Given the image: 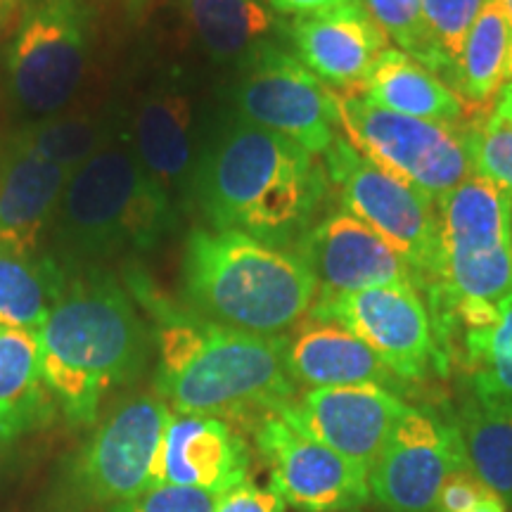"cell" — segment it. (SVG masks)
<instances>
[{"label":"cell","instance_id":"5bb4252c","mask_svg":"<svg viewBox=\"0 0 512 512\" xmlns=\"http://www.w3.org/2000/svg\"><path fill=\"white\" fill-rule=\"evenodd\" d=\"M463 467L456 420L408 406L370 467V496L384 512H434L441 486Z\"/></svg>","mask_w":512,"mask_h":512},{"label":"cell","instance_id":"30bf717a","mask_svg":"<svg viewBox=\"0 0 512 512\" xmlns=\"http://www.w3.org/2000/svg\"><path fill=\"white\" fill-rule=\"evenodd\" d=\"M233 100L238 117L325 157L342 133L337 93L318 81L294 53L266 43L240 62Z\"/></svg>","mask_w":512,"mask_h":512},{"label":"cell","instance_id":"8992f818","mask_svg":"<svg viewBox=\"0 0 512 512\" xmlns=\"http://www.w3.org/2000/svg\"><path fill=\"white\" fill-rule=\"evenodd\" d=\"M342 133L382 169L439 200L475 174L470 121L441 124L377 107L363 93H337Z\"/></svg>","mask_w":512,"mask_h":512},{"label":"cell","instance_id":"8d00e7d4","mask_svg":"<svg viewBox=\"0 0 512 512\" xmlns=\"http://www.w3.org/2000/svg\"><path fill=\"white\" fill-rule=\"evenodd\" d=\"M24 8V0H0V34H5L15 19H19V12Z\"/></svg>","mask_w":512,"mask_h":512},{"label":"cell","instance_id":"52a82bcc","mask_svg":"<svg viewBox=\"0 0 512 512\" xmlns=\"http://www.w3.org/2000/svg\"><path fill=\"white\" fill-rule=\"evenodd\" d=\"M323 159L330 185L337 188L344 209L406 259L418 273L420 290L439 283L444 256L437 200L382 169L344 136Z\"/></svg>","mask_w":512,"mask_h":512},{"label":"cell","instance_id":"7402d4cb","mask_svg":"<svg viewBox=\"0 0 512 512\" xmlns=\"http://www.w3.org/2000/svg\"><path fill=\"white\" fill-rule=\"evenodd\" d=\"M176 12L190 41L214 62H242L280 29L266 0H176Z\"/></svg>","mask_w":512,"mask_h":512},{"label":"cell","instance_id":"277c9868","mask_svg":"<svg viewBox=\"0 0 512 512\" xmlns=\"http://www.w3.org/2000/svg\"><path fill=\"white\" fill-rule=\"evenodd\" d=\"M181 283L197 316L261 337H285L318 299L316 275L297 247L238 230H192Z\"/></svg>","mask_w":512,"mask_h":512},{"label":"cell","instance_id":"d6a6232c","mask_svg":"<svg viewBox=\"0 0 512 512\" xmlns=\"http://www.w3.org/2000/svg\"><path fill=\"white\" fill-rule=\"evenodd\" d=\"M219 498V494L192 486L157 484L131 501L112 505V512H214Z\"/></svg>","mask_w":512,"mask_h":512},{"label":"cell","instance_id":"f1b7e54d","mask_svg":"<svg viewBox=\"0 0 512 512\" xmlns=\"http://www.w3.org/2000/svg\"><path fill=\"white\" fill-rule=\"evenodd\" d=\"M114 136L107 119L93 112H67L43 117L12 138L10 145L50 164L76 171Z\"/></svg>","mask_w":512,"mask_h":512},{"label":"cell","instance_id":"484cf974","mask_svg":"<svg viewBox=\"0 0 512 512\" xmlns=\"http://www.w3.org/2000/svg\"><path fill=\"white\" fill-rule=\"evenodd\" d=\"M67 283L48 256L22 259L0 249V328L38 332Z\"/></svg>","mask_w":512,"mask_h":512},{"label":"cell","instance_id":"b9f144b4","mask_svg":"<svg viewBox=\"0 0 512 512\" xmlns=\"http://www.w3.org/2000/svg\"><path fill=\"white\" fill-rule=\"evenodd\" d=\"M356 512H358V510H356Z\"/></svg>","mask_w":512,"mask_h":512},{"label":"cell","instance_id":"6da1fadb","mask_svg":"<svg viewBox=\"0 0 512 512\" xmlns=\"http://www.w3.org/2000/svg\"><path fill=\"white\" fill-rule=\"evenodd\" d=\"M155 318V389L174 413L211 415L249 425L297 396L285 361V337L226 328L166 302L143 275L128 278Z\"/></svg>","mask_w":512,"mask_h":512},{"label":"cell","instance_id":"e0dca14e","mask_svg":"<svg viewBox=\"0 0 512 512\" xmlns=\"http://www.w3.org/2000/svg\"><path fill=\"white\" fill-rule=\"evenodd\" d=\"M252 448L233 422L211 415L171 413L155 467V486L174 484L228 494L247 482Z\"/></svg>","mask_w":512,"mask_h":512},{"label":"cell","instance_id":"4316f807","mask_svg":"<svg viewBox=\"0 0 512 512\" xmlns=\"http://www.w3.org/2000/svg\"><path fill=\"white\" fill-rule=\"evenodd\" d=\"M456 425L472 472L512 505V411L484 406L472 396L458 411Z\"/></svg>","mask_w":512,"mask_h":512},{"label":"cell","instance_id":"3957f363","mask_svg":"<svg viewBox=\"0 0 512 512\" xmlns=\"http://www.w3.org/2000/svg\"><path fill=\"white\" fill-rule=\"evenodd\" d=\"M41 373L72 425H93L107 392L133 382L150 354V332L114 275L67 273V283L36 332Z\"/></svg>","mask_w":512,"mask_h":512},{"label":"cell","instance_id":"ab89813d","mask_svg":"<svg viewBox=\"0 0 512 512\" xmlns=\"http://www.w3.org/2000/svg\"><path fill=\"white\" fill-rule=\"evenodd\" d=\"M5 441H10V437H8V432H5L3 420H0V444H5Z\"/></svg>","mask_w":512,"mask_h":512},{"label":"cell","instance_id":"ba28073f","mask_svg":"<svg viewBox=\"0 0 512 512\" xmlns=\"http://www.w3.org/2000/svg\"><path fill=\"white\" fill-rule=\"evenodd\" d=\"M439 285L453 299L498 304L512 294V195L472 174L437 200Z\"/></svg>","mask_w":512,"mask_h":512},{"label":"cell","instance_id":"83f0119b","mask_svg":"<svg viewBox=\"0 0 512 512\" xmlns=\"http://www.w3.org/2000/svg\"><path fill=\"white\" fill-rule=\"evenodd\" d=\"M460 344L475 399L512 411V294L498 302L494 323L463 332Z\"/></svg>","mask_w":512,"mask_h":512},{"label":"cell","instance_id":"f35d334b","mask_svg":"<svg viewBox=\"0 0 512 512\" xmlns=\"http://www.w3.org/2000/svg\"><path fill=\"white\" fill-rule=\"evenodd\" d=\"M501 5H503V10L508 12V17H510V22H512V0H501Z\"/></svg>","mask_w":512,"mask_h":512},{"label":"cell","instance_id":"4fadbf2b","mask_svg":"<svg viewBox=\"0 0 512 512\" xmlns=\"http://www.w3.org/2000/svg\"><path fill=\"white\" fill-rule=\"evenodd\" d=\"M254 448L271 472V489L299 512H356L370 503V467L290 425L278 413L252 422Z\"/></svg>","mask_w":512,"mask_h":512},{"label":"cell","instance_id":"ac0fdd59","mask_svg":"<svg viewBox=\"0 0 512 512\" xmlns=\"http://www.w3.org/2000/svg\"><path fill=\"white\" fill-rule=\"evenodd\" d=\"M290 43L294 57L335 93L366 86L377 60L392 48L361 3L294 17Z\"/></svg>","mask_w":512,"mask_h":512},{"label":"cell","instance_id":"f546056e","mask_svg":"<svg viewBox=\"0 0 512 512\" xmlns=\"http://www.w3.org/2000/svg\"><path fill=\"white\" fill-rule=\"evenodd\" d=\"M470 143L475 174L512 195V81L486 110L470 119Z\"/></svg>","mask_w":512,"mask_h":512},{"label":"cell","instance_id":"74e56055","mask_svg":"<svg viewBox=\"0 0 512 512\" xmlns=\"http://www.w3.org/2000/svg\"><path fill=\"white\" fill-rule=\"evenodd\" d=\"M465 512H505V503L494 494V491H489V494H486L482 501L475 505V508H470Z\"/></svg>","mask_w":512,"mask_h":512},{"label":"cell","instance_id":"d6986e66","mask_svg":"<svg viewBox=\"0 0 512 512\" xmlns=\"http://www.w3.org/2000/svg\"><path fill=\"white\" fill-rule=\"evenodd\" d=\"M285 361L294 384L309 389L380 384L399 392L403 382L358 339L332 318L306 316L285 335Z\"/></svg>","mask_w":512,"mask_h":512},{"label":"cell","instance_id":"7a4b0ae2","mask_svg":"<svg viewBox=\"0 0 512 512\" xmlns=\"http://www.w3.org/2000/svg\"><path fill=\"white\" fill-rule=\"evenodd\" d=\"M325 164L294 140L235 119L202 152L192 195L211 230L297 247L328 195Z\"/></svg>","mask_w":512,"mask_h":512},{"label":"cell","instance_id":"e575fe53","mask_svg":"<svg viewBox=\"0 0 512 512\" xmlns=\"http://www.w3.org/2000/svg\"><path fill=\"white\" fill-rule=\"evenodd\" d=\"M285 508L283 498L275 494L271 486L264 489L254 479H247L223 494L214 512H285Z\"/></svg>","mask_w":512,"mask_h":512},{"label":"cell","instance_id":"44dd1931","mask_svg":"<svg viewBox=\"0 0 512 512\" xmlns=\"http://www.w3.org/2000/svg\"><path fill=\"white\" fill-rule=\"evenodd\" d=\"M131 145L140 164L162 188H181L195 157V100L188 88L162 79L138 100L131 126Z\"/></svg>","mask_w":512,"mask_h":512},{"label":"cell","instance_id":"9c48e42d","mask_svg":"<svg viewBox=\"0 0 512 512\" xmlns=\"http://www.w3.org/2000/svg\"><path fill=\"white\" fill-rule=\"evenodd\" d=\"M88 0H24L5 55L12 98L36 117L60 114L79 93L91 55Z\"/></svg>","mask_w":512,"mask_h":512},{"label":"cell","instance_id":"d4e9b609","mask_svg":"<svg viewBox=\"0 0 512 512\" xmlns=\"http://www.w3.org/2000/svg\"><path fill=\"white\" fill-rule=\"evenodd\" d=\"M55 399L41 373L36 332L0 328V420L10 439L50 420Z\"/></svg>","mask_w":512,"mask_h":512},{"label":"cell","instance_id":"8fae6325","mask_svg":"<svg viewBox=\"0 0 512 512\" xmlns=\"http://www.w3.org/2000/svg\"><path fill=\"white\" fill-rule=\"evenodd\" d=\"M169 418V403L159 394L121 401L81 448L72 470L74 494L93 505H117L155 486Z\"/></svg>","mask_w":512,"mask_h":512},{"label":"cell","instance_id":"d590c367","mask_svg":"<svg viewBox=\"0 0 512 512\" xmlns=\"http://www.w3.org/2000/svg\"><path fill=\"white\" fill-rule=\"evenodd\" d=\"M271 5L275 15H290V17H306L316 15V12H328L344 5L361 3V0H266Z\"/></svg>","mask_w":512,"mask_h":512},{"label":"cell","instance_id":"1f68e13d","mask_svg":"<svg viewBox=\"0 0 512 512\" xmlns=\"http://www.w3.org/2000/svg\"><path fill=\"white\" fill-rule=\"evenodd\" d=\"M361 5L396 48L430 69L422 0H361Z\"/></svg>","mask_w":512,"mask_h":512},{"label":"cell","instance_id":"cb8c5ba5","mask_svg":"<svg viewBox=\"0 0 512 512\" xmlns=\"http://www.w3.org/2000/svg\"><path fill=\"white\" fill-rule=\"evenodd\" d=\"M512 79V22L501 0H486L453 67L448 88L482 112Z\"/></svg>","mask_w":512,"mask_h":512},{"label":"cell","instance_id":"7c38bea8","mask_svg":"<svg viewBox=\"0 0 512 512\" xmlns=\"http://www.w3.org/2000/svg\"><path fill=\"white\" fill-rule=\"evenodd\" d=\"M309 313L337 320L354 332L403 384L422 382L434 373L446 375L418 285L394 283L316 299Z\"/></svg>","mask_w":512,"mask_h":512},{"label":"cell","instance_id":"60d3db41","mask_svg":"<svg viewBox=\"0 0 512 512\" xmlns=\"http://www.w3.org/2000/svg\"><path fill=\"white\" fill-rule=\"evenodd\" d=\"M145 0H126V5L128 8H138V5H143Z\"/></svg>","mask_w":512,"mask_h":512},{"label":"cell","instance_id":"836d02e7","mask_svg":"<svg viewBox=\"0 0 512 512\" xmlns=\"http://www.w3.org/2000/svg\"><path fill=\"white\" fill-rule=\"evenodd\" d=\"M486 494H489V489L472 472V467H463V470L453 472L441 486L434 512H465L475 508Z\"/></svg>","mask_w":512,"mask_h":512},{"label":"cell","instance_id":"5b68a950","mask_svg":"<svg viewBox=\"0 0 512 512\" xmlns=\"http://www.w3.org/2000/svg\"><path fill=\"white\" fill-rule=\"evenodd\" d=\"M174 226L171 195L145 171L126 133H114L69 178L53 221L60 254L95 264L155 249Z\"/></svg>","mask_w":512,"mask_h":512},{"label":"cell","instance_id":"9a60e30c","mask_svg":"<svg viewBox=\"0 0 512 512\" xmlns=\"http://www.w3.org/2000/svg\"><path fill=\"white\" fill-rule=\"evenodd\" d=\"M408 406L411 403L380 384H349L306 389L273 413L332 451L373 467Z\"/></svg>","mask_w":512,"mask_h":512},{"label":"cell","instance_id":"4dcf8cb0","mask_svg":"<svg viewBox=\"0 0 512 512\" xmlns=\"http://www.w3.org/2000/svg\"><path fill=\"white\" fill-rule=\"evenodd\" d=\"M486 0H422L427 46H430V69L441 81L451 79L460 50L470 27L475 24Z\"/></svg>","mask_w":512,"mask_h":512},{"label":"cell","instance_id":"603a6c76","mask_svg":"<svg viewBox=\"0 0 512 512\" xmlns=\"http://www.w3.org/2000/svg\"><path fill=\"white\" fill-rule=\"evenodd\" d=\"M363 95L389 112L441 124H467L477 114L432 69L399 48L384 50Z\"/></svg>","mask_w":512,"mask_h":512},{"label":"cell","instance_id":"2e32d148","mask_svg":"<svg viewBox=\"0 0 512 512\" xmlns=\"http://www.w3.org/2000/svg\"><path fill=\"white\" fill-rule=\"evenodd\" d=\"M297 249L316 275L318 299L394 283L420 287L418 273L406 259L347 209L323 216L306 230Z\"/></svg>","mask_w":512,"mask_h":512},{"label":"cell","instance_id":"ffe728a7","mask_svg":"<svg viewBox=\"0 0 512 512\" xmlns=\"http://www.w3.org/2000/svg\"><path fill=\"white\" fill-rule=\"evenodd\" d=\"M74 171L10 145L0 169V249L38 259Z\"/></svg>","mask_w":512,"mask_h":512}]
</instances>
